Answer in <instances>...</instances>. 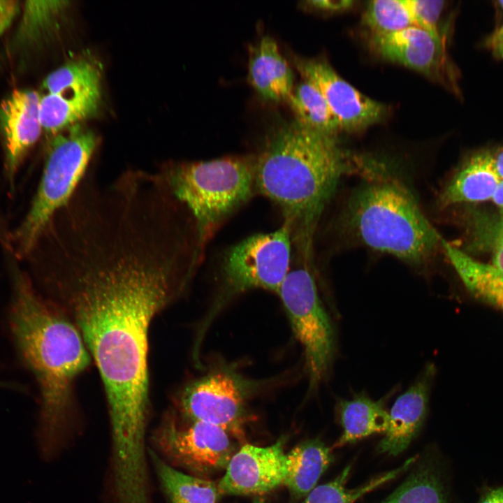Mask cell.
Returning a JSON list of instances; mask_svg holds the SVG:
<instances>
[{
	"label": "cell",
	"mask_w": 503,
	"mask_h": 503,
	"mask_svg": "<svg viewBox=\"0 0 503 503\" xmlns=\"http://www.w3.org/2000/svg\"><path fill=\"white\" fill-rule=\"evenodd\" d=\"M182 237L156 214L101 209L68 219L42 252L41 294L81 335L103 384L111 435L120 440L147 432L149 330L189 279Z\"/></svg>",
	"instance_id": "cell-1"
},
{
	"label": "cell",
	"mask_w": 503,
	"mask_h": 503,
	"mask_svg": "<svg viewBox=\"0 0 503 503\" xmlns=\"http://www.w3.org/2000/svg\"><path fill=\"white\" fill-rule=\"evenodd\" d=\"M12 294L8 325L17 353L39 388L37 440L50 459L66 445L75 417L73 386L91 356L76 328L10 261Z\"/></svg>",
	"instance_id": "cell-2"
},
{
	"label": "cell",
	"mask_w": 503,
	"mask_h": 503,
	"mask_svg": "<svg viewBox=\"0 0 503 503\" xmlns=\"http://www.w3.org/2000/svg\"><path fill=\"white\" fill-rule=\"evenodd\" d=\"M363 157L349 156L337 136L294 120L275 131L255 156L256 191L281 210L293 242L310 249L319 218L341 177L361 170Z\"/></svg>",
	"instance_id": "cell-3"
},
{
	"label": "cell",
	"mask_w": 503,
	"mask_h": 503,
	"mask_svg": "<svg viewBox=\"0 0 503 503\" xmlns=\"http://www.w3.org/2000/svg\"><path fill=\"white\" fill-rule=\"evenodd\" d=\"M344 212L347 229L362 245L413 265L428 263L442 237L400 179L371 161Z\"/></svg>",
	"instance_id": "cell-4"
},
{
	"label": "cell",
	"mask_w": 503,
	"mask_h": 503,
	"mask_svg": "<svg viewBox=\"0 0 503 503\" xmlns=\"http://www.w3.org/2000/svg\"><path fill=\"white\" fill-rule=\"evenodd\" d=\"M159 173L192 216L200 249L256 190L255 156L168 163Z\"/></svg>",
	"instance_id": "cell-5"
},
{
	"label": "cell",
	"mask_w": 503,
	"mask_h": 503,
	"mask_svg": "<svg viewBox=\"0 0 503 503\" xmlns=\"http://www.w3.org/2000/svg\"><path fill=\"white\" fill-rule=\"evenodd\" d=\"M97 143L96 134L78 123L54 135L36 193L11 237L17 257L31 254L53 217L69 202L87 174Z\"/></svg>",
	"instance_id": "cell-6"
},
{
	"label": "cell",
	"mask_w": 503,
	"mask_h": 503,
	"mask_svg": "<svg viewBox=\"0 0 503 503\" xmlns=\"http://www.w3.org/2000/svg\"><path fill=\"white\" fill-rule=\"evenodd\" d=\"M293 239L284 223L276 231L247 237L230 247L221 265V290L213 312L231 298L260 289L278 293L291 264Z\"/></svg>",
	"instance_id": "cell-7"
},
{
	"label": "cell",
	"mask_w": 503,
	"mask_h": 503,
	"mask_svg": "<svg viewBox=\"0 0 503 503\" xmlns=\"http://www.w3.org/2000/svg\"><path fill=\"white\" fill-rule=\"evenodd\" d=\"M225 430L166 414L150 437L151 448L172 467L203 479L225 470L238 450Z\"/></svg>",
	"instance_id": "cell-8"
},
{
	"label": "cell",
	"mask_w": 503,
	"mask_h": 503,
	"mask_svg": "<svg viewBox=\"0 0 503 503\" xmlns=\"http://www.w3.org/2000/svg\"><path fill=\"white\" fill-rule=\"evenodd\" d=\"M277 294L303 349L309 389L314 390L326 376L332 362L335 333L307 261L290 269Z\"/></svg>",
	"instance_id": "cell-9"
},
{
	"label": "cell",
	"mask_w": 503,
	"mask_h": 503,
	"mask_svg": "<svg viewBox=\"0 0 503 503\" xmlns=\"http://www.w3.org/2000/svg\"><path fill=\"white\" fill-rule=\"evenodd\" d=\"M261 386L228 367L216 369L182 391L175 411L184 418L218 426L242 442L247 403Z\"/></svg>",
	"instance_id": "cell-10"
},
{
	"label": "cell",
	"mask_w": 503,
	"mask_h": 503,
	"mask_svg": "<svg viewBox=\"0 0 503 503\" xmlns=\"http://www.w3.org/2000/svg\"><path fill=\"white\" fill-rule=\"evenodd\" d=\"M43 87L39 116L42 128L53 135L93 115L101 100V71L89 57H79L51 73Z\"/></svg>",
	"instance_id": "cell-11"
},
{
	"label": "cell",
	"mask_w": 503,
	"mask_h": 503,
	"mask_svg": "<svg viewBox=\"0 0 503 503\" xmlns=\"http://www.w3.org/2000/svg\"><path fill=\"white\" fill-rule=\"evenodd\" d=\"M294 62L302 80L321 92L341 132L363 131L386 117L385 105L360 92L324 59L297 57Z\"/></svg>",
	"instance_id": "cell-12"
},
{
	"label": "cell",
	"mask_w": 503,
	"mask_h": 503,
	"mask_svg": "<svg viewBox=\"0 0 503 503\" xmlns=\"http://www.w3.org/2000/svg\"><path fill=\"white\" fill-rule=\"evenodd\" d=\"M286 473L281 440L268 446L245 443L231 457L217 484L221 495H261L283 486Z\"/></svg>",
	"instance_id": "cell-13"
},
{
	"label": "cell",
	"mask_w": 503,
	"mask_h": 503,
	"mask_svg": "<svg viewBox=\"0 0 503 503\" xmlns=\"http://www.w3.org/2000/svg\"><path fill=\"white\" fill-rule=\"evenodd\" d=\"M374 50L384 59L411 68L424 75L448 83L451 67L442 35L417 26L385 34L372 35Z\"/></svg>",
	"instance_id": "cell-14"
},
{
	"label": "cell",
	"mask_w": 503,
	"mask_h": 503,
	"mask_svg": "<svg viewBox=\"0 0 503 503\" xmlns=\"http://www.w3.org/2000/svg\"><path fill=\"white\" fill-rule=\"evenodd\" d=\"M40 100L34 91L15 90L0 105L5 170L11 188L26 154L41 134Z\"/></svg>",
	"instance_id": "cell-15"
},
{
	"label": "cell",
	"mask_w": 503,
	"mask_h": 503,
	"mask_svg": "<svg viewBox=\"0 0 503 503\" xmlns=\"http://www.w3.org/2000/svg\"><path fill=\"white\" fill-rule=\"evenodd\" d=\"M434 374L433 365H427L414 383L396 399L389 412L388 430L377 446L380 453L398 455L416 436L427 414Z\"/></svg>",
	"instance_id": "cell-16"
},
{
	"label": "cell",
	"mask_w": 503,
	"mask_h": 503,
	"mask_svg": "<svg viewBox=\"0 0 503 503\" xmlns=\"http://www.w3.org/2000/svg\"><path fill=\"white\" fill-rule=\"evenodd\" d=\"M249 80L264 100L288 101L293 89V73L275 40L264 36L249 48Z\"/></svg>",
	"instance_id": "cell-17"
},
{
	"label": "cell",
	"mask_w": 503,
	"mask_h": 503,
	"mask_svg": "<svg viewBox=\"0 0 503 503\" xmlns=\"http://www.w3.org/2000/svg\"><path fill=\"white\" fill-rule=\"evenodd\" d=\"M501 180L493 162L492 153L471 157L452 177L439 196L440 207L491 200Z\"/></svg>",
	"instance_id": "cell-18"
},
{
	"label": "cell",
	"mask_w": 503,
	"mask_h": 503,
	"mask_svg": "<svg viewBox=\"0 0 503 503\" xmlns=\"http://www.w3.org/2000/svg\"><path fill=\"white\" fill-rule=\"evenodd\" d=\"M286 455L287 473L283 486L296 498L307 496L316 487L334 460L331 449L318 438L300 443Z\"/></svg>",
	"instance_id": "cell-19"
},
{
	"label": "cell",
	"mask_w": 503,
	"mask_h": 503,
	"mask_svg": "<svg viewBox=\"0 0 503 503\" xmlns=\"http://www.w3.org/2000/svg\"><path fill=\"white\" fill-rule=\"evenodd\" d=\"M442 247L465 286L476 298L503 309V270L477 261L442 240Z\"/></svg>",
	"instance_id": "cell-20"
},
{
	"label": "cell",
	"mask_w": 503,
	"mask_h": 503,
	"mask_svg": "<svg viewBox=\"0 0 503 503\" xmlns=\"http://www.w3.org/2000/svg\"><path fill=\"white\" fill-rule=\"evenodd\" d=\"M147 454L167 503H217V483L172 467L149 446Z\"/></svg>",
	"instance_id": "cell-21"
},
{
	"label": "cell",
	"mask_w": 503,
	"mask_h": 503,
	"mask_svg": "<svg viewBox=\"0 0 503 503\" xmlns=\"http://www.w3.org/2000/svg\"><path fill=\"white\" fill-rule=\"evenodd\" d=\"M337 409L343 432L333 448L388 430L389 413L380 401L359 395L351 400H340Z\"/></svg>",
	"instance_id": "cell-22"
},
{
	"label": "cell",
	"mask_w": 503,
	"mask_h": 503,
	"mask_svg": "<svg viewBox=\"0 0 503 503\" xmlns=\"http://www.w3.org/2000/svg\"><path fill=\"white\" fill-rule=\"evenodd\" d=\"M296 115V120L314 131L337 136L339 125L326 99L319 89L302 80L291 92L287 101Z\"/></svg>",
	"instance_id": "cell-23"
},
{
	"label": "cell",
	"mask_w": 503,
	"mask_h": 503,
	"mask_svg": "<svg viewBox=\"0 0 503 503\" xmlns=\"http://www.w3.org/2000/svg\"><path fill=\"white\" fill-rule=\"evenodd\" d=\"M416 460V457L410 458L398 468L353 489L345 487L351 471V466H347L332 481L313 488L307 495L303 503H353L367 493L395 479L409 469Z\"/></svg>",
	"instance_id": "cell-24"
},
{
	"label": "cell",
	"mask_w": 503,
	"mask_h": 503,
	"mask_svg": "<svg viewBox=\"0 0 503 503\" xmlns=\"http://www.w3.org/2000/svg\"><path fill=\"white\" fill-rule=\"evenodd\" d=\"M395 503H449L440 476L430 464H421L391 494Z\"/></svg>",
	"instance_id": "cell-25"
},
{
	"label": "cell",
	"mask_w": 503,
	"mask_h": 503,
	"mask_svg": "<svg viewBox=\"0 0 503 503\" xmlns=\"http://www.w3.org/2000/svg\"><path fill=\"white\" fill-rule=\"evenodd\" d=\"M363 19L372 35L388 34L414 26L406 0L371 1Z\"/></svg>",
	"instance_id": "cell-26"
},
{
	"label": "cell",
	"mask_w": 503,
	"mask_h": 503,
	"mask_svg": "<svg viewBox=\"0 0 503 503\" xmlns=\"http://www.w3.org/2000/svg\"><path fill=\"white\" fill-rule=\"evenodd\" d=\"M67 3L64 1H27L17 32L18 41L34 42L43 36Z\"/></svg>",
	"instance_id": "cell-27"
},
{
	"label": "cell",
	"mask_w": 503,
	"mask_h": 503,
	"mask_svg": "<svg viewBox=\"0 0 503 503\" xmlns=\"http://www.w3.org/2000/svg\"><path fill=\"white\" fill-rule=\"evenodd\" d=\"M414 26L434 34L441 35L438 22L445 1L436 0H406Z\"/></svg>",
	"instance_id": "cell-28"
},
{
	"label": "cell",
	"mask_w": 503,
	"mask_h": 503,
	"mask_svg": "<svg viewBox=\"0 0 503 503\" xmlns=\"http://www.w3.org/2000/svg\"><path fill=\"white\" fill-rule=\"evenodd\" d=\"M19 8L17 1L0 0V34L10 26Z\"/></svg>",
	"instance_id": "cell-29"
},
{
	"label": "cell",
	"mask_w": 503,
	"mask_h": 503,
	"mask_svg": "<svg viewBox=\"0 0 503 503\" xmlns=\"http://www.w3.org/2000/svg\"><path fill=\"white\" fill-rule=\"evenodd\" d=\"M307 6L324 11H340L351 8L354 1L349 0H323L305 1Z\"/></svg>",
	"instance_id": "cell-30"
},
{
	"label": "cell",
	"mask_w": 503,
	"mask_h": 503,
	"mask_svg": "<svg viewBox=\"0 0 503 503\" xmlns=\"http://www.w3.org/2000/svg\"><path fill=\"white\" fill-rule=\"evenodd\" d=\"M479 503H503V484L487 488L481 493Z\"/></svg>",
	"instance_id": "cell-31"
},
{
	"label": "cell",
	"mask_w": 503,
	"mask_h": 503,
	"mask_svg": "<svg viewBox=\"0 0 503 503\" xmlns=\"http://www.w3.org/2000/svg\"><path fill=\"white\" fill-rule=\"evenodd\" d=\"M493 265L503 270V226L500 227L495 242Z\"/></svg>",
	"instance_id": "cell-32"
},
{
	"label": "cell",
	"mask_w": 503,
	"mask_h": 503,
	"mask_svg": "<svg viewBox=\"0 0 503 503\" xmlns=\"http://www.w3.org/2000/svg\"><path fill=\"white\" fill-rule=\"evenodd\" d=\"M491 200H493V202L500 211L501 216L500 227L503 226V180L500 182Z\"/></svg>",
	"instance_id": "cell-33"
},
{
	"label": "cell",
	"mask_w": 503,
	"mask_h": 503,
	"mask_svg": "<svg viewBox=\"0 0 503 503\" xmlns=\"http://www.w3.org/2000/svg\"><path fill=\"white\" fill-rule=\"evenodd\" d=\"M495 170L501 180H503V147L492 154Z\"/></svg>",
	"instance_id": "cell-34"
},
{
	"label": "cell",
	"mask_w": 503,
	"mask_h": 503,
	"mask_svg": "<svg viewBox=\"0 0 503 503\" xmlns=\"http://www.w3.org/2000/svg\"><path fill=\"white\" fill-rule=\"evenodd\" d=\"M503 41V24L488 38L487 44L491 48Z\"/></svg>",
	"instance_id": "cell-35"
},
{
	"label": "cell",
	"mask_w": 503,
	"mask_h": 503,
	"mask_svg": "<svg viewBox=\"0 0 503 503\" xmlns=\"http://www.w3.org/2000/svg\"><path fill=\"white\" fill-rule=\"evenodd\" d=\"M9 388V389H14L17 391H24V386L22 385L13 384L10 382H6L3 381H0V388Z\"/></svg>",
	"instance_id": "cell-36"
},
{
	"label": "cell",
	"mask_w": 503,
	"mask_h": 503,
	"mask_svg": "<svg viewBox=\"0 0 503 503\" xmlns=\"http://www.w3.org/2000/svg\"><path fill=\"white\" fill-rule=\"evenodd\" d=\"M494 54L498 58H503V41L492 48Z\"/></svg>",
	"instance_id": "cell-37"
},
{
	"label": "cell",
	"mask_w": 503,
	"mask_h": 503,
	"mask_svg": "<svg viewBox=\"0 0 503 503\" xmlns=\"http://www.w3.org/2000/svg\"><path fill=\"white\" fill-rule=\"evenodd\" d=\"M381 503H395L394 500L391 495L388 496L385 500H384Z\"/></svg>",
	"instance_id": "cell-38"
},
{
	"label": "cell",
	"mask_w": 503,
	"mask_h": 503,
	"mask_svg": "<svg viewBox=\"0 0 503 503\" xmlns=\"http://www.w3.org/2000/svg\"><path fill=\"white\" fill-rule=\"evenodd\" d=\"M497 3L498 6H499L500 8H501V9L503 10V0L498 1L497 2Z\"/></svg>",
	"instance_id": "cell-39"
}]
</instances>
